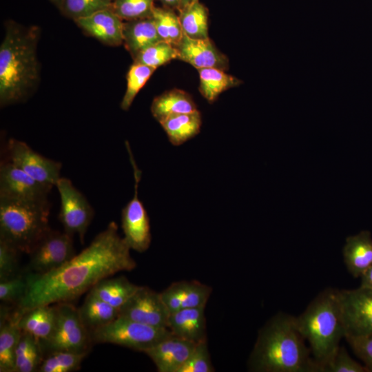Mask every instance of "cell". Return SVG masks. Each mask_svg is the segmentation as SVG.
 <instances>
[{
    "label": "cell",
    "instance_id": "obj_1",
    "mask_svg": "<svg viewBox=\"0 0 372 372\" xmlns=\"http://www.w3.org/2000/svg\"><path fill=\"white\" fill-rule=\"evenodd\" d=\"M130 249L119 236L116 223L110 222L87 247L59 268L44 274L25 271L27 290L17 307L25 310L76 299L100 280L135 269Z\"/></svg>",
    "mask_w": 372,
    "mask_h": 372
},
{
    "label": "cell",
    "instance_id": "obj_2",
    "mask_svg": "<svg viewBox=\"0 0 372 372\" xmlns=\"http://www.w3.org/2000/svg\"><path fill=\"white\" fill-rule=\"evenodd\" d=\"M294 316H273L259 330L248 360L252 372H319Z\"/></svg>",
    "mask_w": 372,
    "mask_h": 372
},
{
    "label": "cell",
    "instance_id": "obj_3",
    "mask_svg": "<svg viewBox=\"0 0 372 372\" xmlns=\"http://www.w3.org/2000/svg\"><path fill=\"white\" fill-rule=\"evenodd\" d=\"M37 27L25 28L14 22L6 24L0 46L1 106L24 100L39 81Z\"/></svg>",
    "mask_w": 372,
    "mask_h": 372
},
{
    "label": "cell",
    "instance_id": "obj_4",
    "mask_svg": "<svg viewBox=\"0 0 372 372\" xmlns=\"http://www.w3.org/2000/svg\"><path fill=\"white\" fill-rule=\"evenodd\" d=\"M295 318L299 331L309 342L311 355L320 372L322 366L340 346V342L345 335L336 289H324Z\"/></svg>",
    "mask_w": 372,
    "mask_h": 372
},
{
    "label": "cell",
    "instance_id": "obj_5",
    "mask_svg": "<svg viewBox=\"0 0 372 372\" xmlns=\"http://www.w3.org/2000/svg\"><path fill=\"white\" fill-rule=\"evenodd\" d=\"M50 210L49 200L30 201L0 198V239L28 254L50 229Z\"/></svg>",
    "mask_w": 372,
    "mask_h": 372
},
{
    "label": "cell",
    "instance_id": "obj_6",
    "mask_svg": "<svg viewBox=\"0 0 372 372\" xmlns=\"http://www.w3.org/2000/svg\"><path fill=\"white\" fill-rule=\"evenodd\" d=\"M90 333L92 342L116 344L142 353L172 334L168 328L155 327L120 316Z\"/></svg>",
    "mask_w": 372,
    "mask_h": 372
},
{
    "label": "cell",
    "instance_id": "obj_7",
    "mask_svg": "<svg viewBox=\"0 0 372 372\" xmlns=\"http://www.w3.org/2000/svg\"><path fill=\"white\" fill-rule=\"evenodd\" d=\"M56 306L54 331L47 340L40 341L44 355L56 351L89 352L92 341L79 309L70 302L57 303Z\"/></svg>",
    "mask_w": 372,
    "mask_h": 372
},
{
    "label": "cell",
    "instance_id": "obj_8",
    "mask_svg": "<svg viewBox=\"0 0 372 372\" xmlns=\"http://www.w3.org/2000/svg\"><path fill=\"white\" fill-rule=\"evenodd\" d=\"M73 236L51 228L38 240L30 251L26 271L44 274L54 271L75 255Z\"/></svg>",
    "mask_w": 372,
    "mask_h": 372
},
{
    "label": "cell",
    "instance_id": "obj_9",
    "mask_svg": "<svg viewBox=\"0 0 372 372\" xmlns=\"http://www.w3.org/2000/svg\"><path fill=\"white\" fill-rule=\"evenodd\" d=\"M126 147L133 167L134 193L132 198L122 209L121 227L124 234L123 238L130 248L143 253L148 249L152 241L149 218L138 196V185L141 177V171L135 163L128 143H126Z\"/></svg>",
    "mask_w": 372,
    "mask_h": 372
},
{
    "label": "cell",
    "instance_id": "obj_10",
    "mask_svg": "<svg viewBox=\"0 0 372 372\" xmlns=\"http://www.w3.org/2000/svg\"><path fill=\"white\" fill-rule=\"evenodd\" d=\"M344 338L372 333V289H336Z\"/></svg>",
    "mask_w": 372,
    "mask_h": 372
},
{
    "label": "cell",
    "instance_id": "obj_11",
    "mask_svg": "<svg viewBox=\"0 0 372 372\" xmlns=\"http://www.w3.org/2000/svg\"><path fill=\"white\" fill-rule=\"evenodd\" d=\"M55 187L61 200L59 218L64 231L77 234L81 243L94 217V211L86 197L65 177H61Z\"/></svg>",
    "mask_w": 372,
    "mask_h": 372
},
{
    "label": "cell",
    "instance_id": "obj_12",
    "mask_svg": "<svg viewBox=\"0 0 372 372\" xmlns=\"http://www.w3.org/2000/svg\"><path fill=\"white\" fill-rule=\"evenodd\" d=\"M7 152L9 161L41 183L53 187L61 177L60 162L42 156L23 141L9 139Z\"/></svg>",
    "mask_w": 372,
    "mask_h": 372
},
{
    "label": "cell",
    "instance_id": "obj_13",
    "mask_svg": "<svg viewBox=\"0 0 372 372\" xmlns=\"http://www.w3.org/2000/svg\"><path fill=\"white\" fill-rule=\"evenodd\" d=\"M169 314L160 293L140 286L120 308L118 316L155 327L167 328Z\"/></svg>",
    "mask_w": 372,
    "mask_h": 372
},
{
    "label": "cell",
    "instance_id": "obj_14",
    "mask_svg": "<svg viewBox=\"0 0 372 372\" xmlns=\"http://www.w3.org/2000/svg\"><path fill=\"white\" fill-rule=\"evenodd\" d=\"M52 187L41 183L10 161L0 166V198L30 200H48Z\"/></svg>",
    "mask_w": 372,
    "mask_h": 372
},
{
    "label": "cell",
    "instance_id": "obj_15",
    "mask_svg": "<svg viewBox=\"0 0 372 372\" xmlns=\"http://www.w3.org/2000/svg\"><path fill=\"white\" fill-rule=\"evenodd\" d=\"M178 59L193 65L196 69L215 68L227 70L229 60L209 39H192L184 32L176 45Z\"/></svg>",
    "mask_w": 372,
    "mask_h": 372
},
{
    "label": "cell",
    "instance_id": "obj_16",
    "mask_svg": "<svg viewBox=\"0 0 372 372\" xmlns=\"http://www.w3.org/2000/svg\"><path fill=\"white\" fill-rule=\"evenodd\" d=\"M196 344L172 333L143 353L152 360L158 372H178Z\"/></svg>",
    "mask_w": 372,
    "mask_h": 372
},
{
    "label": "cell",
    "instance_id": "obj_17",
    "mask_svg": "<svg viewBox=\"0 0 372 372\" xmlns=\"http://www.w3.org/2000/svg\"><path fill=\"white\" fill-rule=\"evenodd\" d=\"M212 288L196 280L173 282L160 293L169 313L180 309L205 307Z\"/></svg>",
    "mask_w": 372,
    "mask_h": 372
},
{
    "label": "cell",
    "instance_id": "obj_18",
    "mask_svg": "<svg viewBox=\"0 0 372 372\" xmlns=\"http://www.w3.org/2000/svg\"><path fill=\"white\" fill-rule=\"evenodd\" d=\"M74 21L86 33L106 45L117 46L123 43L124 22L112 8L100 10Z\"/></svg>",
    "mask_w": 372,
    "mask_h": 372
},
{
    "label": "cell",
    "instance_id": "obj_19",
    "mask_svg": "<svg viewBox=\"0 0 372 372\" xmlns=\"http://www.w3.org/2000/svg\"><path fill=\"white\" fill-rule=\"evenodd\" d=\"M21 311L15 306L13 311L1 307L0 318V371L14 372L15 351L21 330L18 320Z\"/></svg>",
    "mask_w": 372,
    "mask_h": 372
},
{
    "label": "cell",
    "instance_id": "obj_20",
    "mask_svg": "<svg viewBox=\"0 0 372 372\" xmlns=\"http://www.w3.org/2000/svg\"><path fill=\"white\" fill-rule=\"evenodd\" d=\"M205 309L187 308L171 313L167 328L174 335L196 344L207 340Z\"/></svg>",
    "mask_w": 372,
    "mask_h": 372
},
{
    "label": "cell",
    "instance_id": "obj_21",
    "mask_svg": "<svg viewBox=\"0 0 372 372\" xmlns=\"http://www.w3.org/2000/svg\"><path fill=\"white\" fill-rule=\"evenodd\" d=\"M344 265L354 278L362 274L372 265V236L371 232L363 230L348 236L342 249Z\"/></svg>",
    "mask_w": 372,
    "mask_h": 372
},
{
    "label": "cell",
    "instance_id": "obj_22",
    "mask_svg": "<svg viewBox=\"0 0 372 372\" xmlns=\"http://www.w3.org/2000/svg\"><path fill=\"white\" fill-rule=\"evenodd\" d=\"M19 309L21 314L18 324L22 331L34 335L40 341L45 340L51 335L56 322V304L37 306L25 310Z\"/></svg>",
    "mask_w": 372,
    "mask_h": 372
},
{
    "label": "cell",
    "instance_id": "obj_23",
    "mask_svg": "<svg viewBox=\"0 0 372 372\" xmlns=\"http://www.w3.org/2000/svg\"><path fill=\"white\" fill-rule=\"evenodd\" d=\"M123 43L134 59L140 52L161 41L152 17L123 23Z\"/></svg>",
    "mask_w": 372,
    "mask_h": 372
},
{
    "label": "cell",
    "instance_id": "obj_24",
    "mask_svg": "<svg viewBox=\"0 0 372 372\" xmlns=\"http://www.w3.org/2000/svg\"><path fill=\"white\" fill-rule=\"evenodd\" d=\"M192 97L186 92L173 89L155 97L151 105V112L159 123L169 116L197 111Z\"/></svg>",
    "mask_w": 372,
    "mask_h": 372
},
{
    "label": "cell",
    "instance_id": "obj_25",
    "mask_svg": "<svg viewBox=\"0 0 372 372\" xmlns=\"http://www.w3.org/2000/svg\"><path fill=\"white\" fill-rule=\"evenodd\" d=\"M169 142L179 146L196 136L202 125L201 114L198 110L168 116L160 122Z\"/></svg>",
    "mask_w": 372,
    "mask_h": 372
},
{
    "label": "cell",
    "instance_id": "obj_26",
    "mask_svg": "<svg viewBox=\"0 0 372 372\" xmlns=\"http://www.w3.org/2000/svg\"><path fill=\"white\" fill-rule=\"evenodd\" d=\"M139 287L124 276L106 278L97 282L89 293L120 309Z\"/></svg>",
    "mask_w": 372,
    "mask_h": 372
},
{
    "label": "cell",
    "instance_id": "obj_27",
    "mask_svg": "<svg viewBox=\"0 0 372 372\" xmlns=\"http://www.w3.org/2000/svg\"><path fill=\"white\" fill-rule=\"evenodd\" d=\"M78 309L83 324L90 332L109 324L119 315V309L90 293Z\"/></svg>",
    "mask_w": 372,
    "mask_h": 372
},
{
    "label": "cell",
    "instance_id": "obj_28",
    "mask_svg": "<svg viewBox=\"0 0 372 372\" xmlns=\"http://www.w3.org/2000/svg\"><path fill=\"white\" fill-rule=\"evenodd\" d=\"M197 70L200 77V92L210 103L215 101L223 92L242 83L240 79L221 69L206 68Z\"/></svg>",
    "mask_w": 372,
    "mask_h": 372
},
{
    "label": "cell",
    "instance_id": "obj_29",
    "mask_svg": "<svg viewBox=\"0 0 372 372\" xmlns=\"http://www.w3.org/2000/svg\"><path fill=\"white\" fill-rule=\"evenodd\" d=\"M44 358V352L39 340L34 335L21 331L15 351L14 372H35Z\"/></svg>",
    "mask_w": 372,
    "mask_h": 372
},
{
    "label": "cell",
    "instance_id": "obj_30",
    "mask_svg": "<svg viewBox=\"0 0 372 372\" xmlns=\"http://www.w3.org/2000/svg\"><path fill=\"white\" fill-rule=\"evenodd\" d=\"M179 19L183 32L192 39L208 37V10L198 1L179 10Z\"/></svg>",
    "mask_w": 372,
    "mask_h": 372
},
{
    "label": "cell",
    "instance_id": "obj_31",
    "mask_svg": "<svg viewBox=\"0 0 372 372\" xmlns=\"http://www.w3.org/2000/svg\"><path fill=\"white\" fill-rule=\"evenodd\" d=\"M152 17L161 40L176 46L183 34L179 17L170 8L154 6Z\"/></svg>",
    "mask_w": 372,
    "mask_h": 372
},
{
    "label": "cell",
    "instance_id": "obj_32",
    "mask_svg": "<svg viewBox=\"0 0 372 372\" xmlns=\"http://www.w3.org/2000/svg\"><path fill=\"white\" fill-rule=\"evenodd\" d=\"M89 352L56 351L46 353L38 372H71L80 369Z\"/></svg>",
    "mask_w": 372,
    "mask_h": 372
},
{
    "label": "cell",
    "instance_id": "obj_33",
    "mask_svg": "<svg viewBox=\"0 0 372 372\" xmlns=\"http://www.w3.org/2000/svg\"><path fill=\"white\" fill-rule=\"evenodd\" d=\"M178 50L174 45L161 41L140 52L134 63L157 68L170 61L178 59Z\"/></svg>",
    "mask_w": 372,
    "mask_h": 372
},
{
    "label": "cell",
    "instance_id": "obj_34",
    "mask_svg": "<svg viewBox=\"0 0 372 372\" xmlns=\"http://www.w3.org/2000/svg\"><path fill=\"white\" fill-rule=\"evenodd\" d=\"M156 68L135 63L130 67L127 74V89L121 103V107L127 110L140 90L145 85Z\"/></svg>",
    "mask_w": 372,
    "mask_h": 372
},
{
    "label": "cell",
    "instance_id": "obj_35",
    "mask_svg": "<svg viewBox=\"0 0 372 372\" xmlns=\"http://www.w3.org/2000/svg\"><path fill=\"white\" fill-rule=\"evenodd\" d=\"M154 0H113L112 10L122 20L132 21L151 17Z\"/></svg>",
    "mask_w": 372,
    "mask_h": 372
},
{
    "label": "cell",
    "instance_id": "obj_36",
    "mask_svg": "<svg viewBox=\"0 0 372 372\" xmlns=\"http://www.w3.org/2000/svg\"><path fill=\"white\" fill-rule=\"evenodd\" d=\"M113 0H62L60 10L74 21L111 8Z\"/></svg>",
    "mask_w": 372,
    "mask_h": 372
},
{
    "label": "cell",
    "instance_id": "obj_37",
    "mask_svg": "<svg viewBox=\"0 0 372 372\" xmlns=\"http://www.w3.org/2000/svg\"><path fill=\"white\" fill-rule=\"evenodd\" d=\"M28 280L26 272L0 281V300L3 304L17 306L26 293Z\"/></svg>",
    "mask_w": 372,
    "mask_h": 372
},
{
    "label": "cell",
    "instance_id": "obj_38",
    "mask_svg": "<svg viewBox=\"0 0 372 372\" xmlns=\"http://www.w3.org/2000/svg\"><path fill=\"white\" fill-rule=\"evenodd\" d=\"M320 372H368L363 364L353 360L344 347L340 346L329 360L322 366Z\"/></svg>",
    "mask_w": 372,
    "mask_h": 372
},
{
    "label": "cell",
    "instance_id": "obj_39",
    "mask_svg": "<svg viewBox=\"0 0 372 372\" xmlns=\"http://www.w3.org/2000/svg\"><path fill=\"white\" fill-rule=\"evenodd\" d=\"M21 253L13 245L0 239V281L13 278L21 273L19 270Z\"/></svg>",
    "mask_w": 372,
    "mask_h": 372
},
{
    "label": "cell",
    "instance_id": "obj_40",
    "mask_svg": "<svg viewBox=\"0 0 372 372\" xmlns=\"http://www.w3.org/2000/svg\"><path fill=\"white\" fill-rule=\"evenodd\" d=\"M214 368L208 351L207 340L196 343L187 360L178 372H213Z\"/></svg>",
    "mask_w": 372,
    "mask_h": 372
},
{
    "label": "cell",
    "instance_id": "obj_41",
    "mask_svg": "<svg viewBox=\"0 0 372 372\" xmlns=\"http://www.w3.org/2000/svg\"><path fill=\"white\" fill-rule=\"evenodd\" d=\"M345 339L368 372H372V333L359 337H347Z\"/></svg>",
    "mask_w": 372,
    "mask_h": 372
},
{
    "label": "cell",
    "instance_id": "obj_42",
    "mask_svg": "<svg viewBox=\"0 0 372 372\" xmlns=\"http://www.w3.org/2000/svg\"><path fill=\"white\" fill-rule=\"evenodd\" d=\"M360 287L372 289V265L360 276Z\"/></svg>",
    "mask_w": 372,
    "mask_h": 372
},
{
    "label": "cell",
    "instance_id": "obj_43",
    "mask_svg": "<svg viewBox=\"0 0 372 372\" xmlns=\"http://www.w3.org/2000/svg\"><path fill=\"white\" fill-rule=\"evenodd\" d=\"M165 5L171 8H180L181 0H161Z\"/></svg>",
    "mask_w": 372,
    "mask_h": 372
},
{
    "label": "cell",
    "instance_id": "obj_44",
    "mask_svg": "<svg viewBox=\"0 0 372 372\" xmlns=\"http://www.w3.org/2000/svg\"><path fill=\"white\" fill-rule=\"evenodd\" d=\"M193 1V0H181L180 8L179 10L189 5Z\"/></svg>",
    "mask_w": 372,
    "mask_h": 372
},
{
    "label": "cell",
    "instance_id": "obj_45",
    "mask_svg": "<svg viewBox=\"0 0 372 372\" xmlns=\"http://www.w3.org/2000/svg\"><path fill=\"white\" fill-rule=\"evenodd\" d=\"M51 2L54 3L59 8H60L62 3V0H50Z\"/></svg>",
    "mask_w": 372,
    "mask_h": 372
},
{
    "label": "cell",
    "instance_id": "obj_46",
    "mask_svg": "<svg viewBox=\"0 0 372 372\" xmlns=\"http://www.w3.org/2000/svg\"><path fill=\"white\" fill-rule=\"evenodd\" d=\"M198 1V0H193V1Z\"/></svg>",
    "mask_w": 372,
    "mask_h": 372
}]
</instances>
